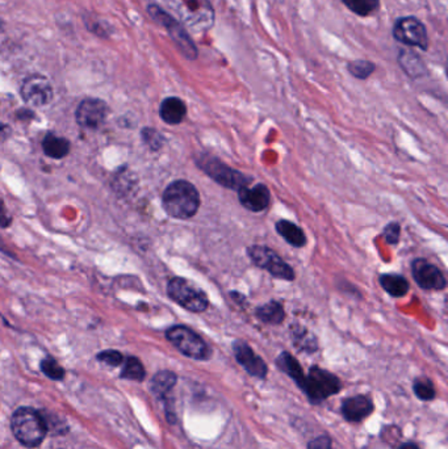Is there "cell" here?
Returning <instances> with one entry per match:
<instances>
[{
  "instance_id": "obj_1",
  "label": "cell",
  "mask_w": 448,
  "mask_h": 449,
  "mask_svg": "<svg viewBox=\"0 0 448 449\" xmlns=\"http://www.w3.org/2000/svg\"><path fill=\"white\" fill-rule=\"evenodd\" d=\"M200 193L188 180H175L168 184L162 196L163 209L170 217L177 220H189L200 209Z\"/></svg>"
},
{
  "instance_id": "obj_2",
  "label": "cell",
  "mask_w": 448,
  "mask_h": 449,
  "mask_svg": "<svg viewBox=\"0 0 448 449\" xmlns=\"http://www.w3.org/2000/svg\"><path fill=\"white\" fill-rule=\"evenodd\" d=\"M15 438L25 447H38L47 435V422L41 414L29 407H20L11 421Z\"/></svg>"
},
{
  "instance_id": "obj_3",
  "label": "cell",
  "mask_w": 448,
  "mask_h": 449,
  "mask_svg": "<svg viewBox=\"0 0 448 449\" xmlns=\"http://www.w3.org/2000/svg\"><path fill=\"white\" fill-rule=\"evenodd\" d=\"M196 165L200 170L204 171V174L208 175L212 180H215L216 183L223 185L225 188L233 189L235 192L242 189L243 187L250 185V182H252V177L250 176L234 170L232 167L225 165L218 158L209 154H203L200 158H197Z\"/></svg>"
},
{
  "instance_id": "obj_4",
  "label": "cell",
  "mask_w": 448,
  "mask_h": 449,
  "mask_svg": "<svg viewBox=\"0 0 448 449\" xmlns=\"http://www.w3.org/2000/svg\"><path fill=\"white\" fill-rule=\"evenodd\" d=\"M166 338L184 356L194 360H208L212 356V349L197 332L184 325L172 326L166 331Z\"/></svg>"
},
{
  "instance_id": "obj_5",
  "label": "cell",
  "mask_w": 448,
  "mask_h": 449,
  "mask_svg": "<svg viewBox=\"0 0 448 449\" xmlns=\"http://www.w3.org/2000/svg\"><path fill=\"white\" fill-rule=\"evenodd\" d=\"M148 12H149L150 16L158 23L159 25L167 29L168 35L174 41V44L182 55L184 58H187L188 61H196L197 57H199V50H197L194 40L191 38L189 33L186 30V28L183 27V24L179 23L166 11H163L155 4L149 6Z\"/></svg>"
},
{
  "instance_id": "obj_6",
  "label": "cell",
  "mask_w": 448,
  "mask_h": 449,
  "mask_svg": "<svg viewBox=\"0 0 448 449\" xmlns=\"http://www.w3.org/2000/svg\"><path fill=\"white\" fill-rule=\"evenodd\" d=\"M168 297L191 313H204L209 306L206 292L183 277H172L167 284Z\"/></svg>"
},
{
  "instance_id": "obj_7",
  "label": "cell",
  "mask_w": 448,
  "mask_h": 449,
  "mask_svg": "<svg viewBox=\"0 0 448 449\" xmlns=\"http://www.w3.org/2000/svg\"><path fill=\"white\" fill-rule=\"evenodd\" d=\"M342 384L339 378L319 367H312L301 389L307 393L312 404H319L330 395L339 393Z\"/></svg>"
},
{
  "instance_id": "obj_8",
  "label": "cell",
  "mask_w": 448,
  "mask_h": 449,
  "mask_svg": "<svg viewBox=\"0 0 448 449\" xmlns=\"http://www.w3.org/2000/svg\"><path fill=\"white\" fill-rule=\"evenodd\" d=\"M252 264L267 271L275 279H281L285 281H293L296 274L293 268L281 259L273 250L261 245H252L246 250Z\"/></svg>"
},
{
  "instance_id": "obj_9",
  "label": "cell",
  "mask_w": 448,
  "mask_h": 449,
  "mask_svg": "<svg viewBox=\"0 0 448 449\" xmlns=\"http://www.w3.org/2000/svg\"><path fill=\"white\" fill-rule=\"evenodd\" d=\"M177 11L188 27L208 32L215 24V9L209 0H177Z\"/></svg>"
},
{
  "instance_id": "obj_10",
  "label": "cell",
  "mask_w": 448,
  "mask_h": 449,
  "mask_svg": "<svg viewBox=\"0 0 448 449\" xmlns=\"http://www.w3.org/2000/svg\"><path fill=\"white\" fill-rule=\"evenodd\" d=\"M392 36L396 41L426 52L429 49V35L425 24L414 16L399 18L393 24Z\"/></svg>"
},
{
  "instance_id": "obj_11",
  "label": "cell",
  "mask_w": 448,
  "mask_h": 449,
  "mask_svg": "<svg viewBox=\"0 0 448 449\" xmlns=\"http://www.w3.org/2000/svg\"><path fill=\"white\" fill-rule=\"evenodd\" d=\"M411 275L414 281L423 291H443L447 285L446 277L439 267L430 263L429 260L418 257L411 263Z\"/></svg>"
},
{
  "instance_id": "obj_12",
  "label": "cell",
  "mask_w": 448,
  "mask_h": 449,
  "mask_svg": "<svg viewBox=\"0 0 448 449\" xmlns=\"http://www.w3.org/2000/svg\"><path fill=\"white\" fill-rule=\"evenodd\" d=\"M21 98L29 105L44 107L53 99L52 84L45 76L33 74L23 82Z\"/></svg>"
},
{
  "instance_id": "obj_13",
  "label": "cell",
  "mask_w": 448,
  "mask_h": 449,
  "mask_svg": "<svg viewBox=\"0 0 448 449\" xmlns=\"http://www.w3.org/2000/svg\"><path fill=\"white\" fill-rule=\"evenodd\" d=\"M108 115V105L100 99H84L75 113L76 122L84 129L96 130L104 124Z\"/></svg>"
},
{
  "instance_id": "obj_14",
  "label": "cell",
  "mask_w": 448,
  "mask_h": 449,
  "mask_svg": "<svg viewBox=\"0 0 448 449\" xmlns=\"http://www.w3.org/2000/svg\"><path fill=\"white\" fill-rule=\"evenodd\" d=\"M233 352L238 364H241L249 375L258 378H264L267 376L269 368L266 363L261 356H258L252 351V347L246 342L235 340L233 343Z\"/></svg>"
},
{
  "instance_id": "obj_15",
  "label": "cell",
  "mask_w": 448,
  "mask_h": 449,
  "mask_svg": "<svg viewBox=\"0 0 448 449\" xmlns=\"http://www.w3.org/2000/svg\"><path fill=\"white\" fill-rule=\"evenodd\" d=\"M238 200L244 209L252 213H261L270 206L271 193L264 184H255L254 187H243L238 191Z\"/></svg>"
},
{
  "instance_id": "obj_16",
  "label": "cell",
  "mask_w": 448,
  "mask_h": 449,
  "mask_svg": "<svg viewBox=\"0 0 448 449\" xmlns=\"http://www.w3.org/2000/svg\"><path fill=\"white\" fill-rule=\"evenodd\" d=\"M374 413V404L365 395H355L343 401L342 414L348 422H362Z\"/></svg>"
},
{
  "instance_id": "obj_17",
  "label": "cell",
  "mask_w": 448,
  "mask_h": 449,
  "mask_svg": "<svg viewBox=\"0 0 448 449\" xmlns=\"http://www.w3.org/2000/svg\"><path fill=\"white\" fill-rule=\"evenodd\" d=\"M159 115L160 119L168 125H179L187 116V105L177 96H170L162 101L159 107Z\"/></svg>"
},
{
  "instance_id": "obj_18",
  "label": "cell",
  "mask_w": 448,
  "mask_h": 449,
  "mask_svg": "<svg viewBox=\"0 0 448 449\" xmlns=\"http://www.w3.org/2000/svg\"><path fill=\"white\" fill-rule=\"evenodd\" d=\"M399 64L411 79H420L422 76L428 75V67L422 61L420 55L411 50H400L397 57Z\"/></svg>"
},
{
  "instance_id": "obj_19",
  "label": "cell",
  "mask_w": 448,
  "mask_h": 449,
  "mask_svg": "<svg viewBox=\"0 0 448 449\" xmlns=\"http://www.w3.org/2000/svg\"><path fill=\"white\" fill-rule=\"evenodd\" d=\"M275 230L281 238L284 239L287 243H290V246H293V247H304L308 242L304 230L290 221H278L275 223Z\"/></svg>"
},
{
  "instance_id": "obj_20",
  "label": "cell",
  "mask_w": 448,
  "mask_h": 449,
  "mask_svg": "<svg viewBox=\"0 0 448 449\" xmlns=\"http://www.w3.org/2000/svg\"><path fill=\"white\" fill-rule=\"evenodd\" d=\"M255 315L259 321L267 325H281L285 318V310L283 303L272 300L270 303L258 306L255 310Z\"/></svg>"
},
{
  "instance_id": "obj_21",
  "label": "cell",
  "mask_w": 448,
  "mask_h": 449,
  "mask_svg": "<svg viewBox=\"0 0 448 449\" xmlns=\"http://www.w3.org/2000/svg\"><path fill=\"white\" fill-rule=\"evenodd\" d=\"M379 283L389 296L401 298L409 292V281L399 274H383L379 277Z\"/></svg>"
},
{
  "instance_id": "obj_22",
  "label": "cell",
  "mask_w": 448,
  "mask_h": 449,
  "mask_svg": "<svg viewBox=\"0 0 448 449\" xmlns=\"http://www.w3.org/2000/svg\"><path fill=\"white\" fill-rule=\"evenodd\" d=\"M276 366L285 375H288L301 389V386L305 381V375L302 372V368L300 366L297 358H293L288 352H283L281 354V356L276 358Z\"/></svg>"
},
{
  "instance_id": "obj_23",
  "label": "cell",
  "mask_w": 448,
  "mask_h": 449,
  "mask_svg": "<svg viewBox=\"0 0 448 449\" xmlns=\"http://www.w3.org/2000/svg\"><path fill=\"white\" fill-rule=\"evenodd\" d=\"M42 148L45 156L53 159H62L70 151V142L66 138L58 137L49 133L42 141Z\"/></svg>"
},
{
  "instance_id": "obj_24",
  "label": "cell",
  "mask_w": 448,
  "mask_h": 449,
  "mask_svg": "<svg viewBox=\"0 0 448 449\" xmlns=\"http://www.w3.org/2000/svg\"><path fill=\"white\" fill-rule=\"evenodd\" d=\"M177 377L171 371H160L151 380V392L158 398H165L177 384Z\"/></svg>"
},
{
  "instance_id": "obj_25",
  "label": "cell",
  "mask_w": 448,
  "mask_h": 449,
  "mask_svg": "<svg viewBox=\"0 0 448 449\" xmlns=\"http://www.w3.org/2000/svg\"><path fill=\"white\" fill-rule=\"evenodd\" d=\"M293 343L302 352H316L318 349L317 339L313 334H310L307 329L301 326H295L292 329Z\"/></svg>"
},
{
  "instance_id": "obj_26",
  "label": "cell",
  "mask_w": 448,
  "mask_h": 449,
  "mask_svg": "<svg viewBox=\"0 0 448 449\" xmlns=\"http://www.w3.org/2000/svg\"><path fill=\"white\" fill-rule=\"evenodd\" d=\"M356 16L367 18L380 8V0H341Z\"/></svg>"
},
{
  "instance_id": "obj_27",
  "label": "cell",
  "mask_w": 448,
  "mask_h": 449,
  "mask_svg": "<svg viewBox=\"0 0 448 449\" xmlns=\"http://www.w3.org/2000/svg\"><path fill=\"white\" fill-rule=\"evenodd\" d=\"M376 70V64L367 59H355L347 64V71L359 81L368 79Z\"/></svg>"
},
{
  "instance_id": "obj_28",
  "label": "cell",
  "mask_w": 448,
  "mask_h": 449,
  "mask_svg": "<svg viewBox=\"0 0 448 449\" xmlns=\"http://www.w3.org/2000/svg\"><path fill=\"white\" fill-rule=\"evenodd\" d=\"M146 376L145 368L142 366L140 360L134 356H129L124 361L122 367V377L131 381H142Z\"/></svg>"
},
{
  "instance_id": "obj_29",
  "label": "cell",
  "mask_w": 448,
  "mask_h": 449,
  "mask_svg": "<svg viewBox=\"0 0 448 449\" xmlns=\"http://www.w3.org/2000/svg\"><path fill=\"white\" fill-rule=\"evenodd\" d=\"M414 393L422 401H431L435 397V389L429 378H417L414 381Z\"/></svg>"
},
{
  "instance_id": "obj_30",
  "label": "cell",
  "mask_w": 448,
  "mask_h": 449,
  "mask_svg": "<svg viewBox=\"0 0 448 449\" xmlns=\"http://www.w3.org/2000/svg\"><path fill=\"white\" fill-rule=\"evenodd\" d=\"M141 136H142V139H143V142L148 145V146L151 148V150H154V151H157L159 148H162L163 145H165V137L159 133L157 129L153 128H145L142 129V133H141Z\"/></svg>"
},
{
  "instance_id": "obj_31",
  "label": "cell",
  "mask_w": 448,
  "mask_h": 449,
  "mask_svg": "<svg viewBox=\"0 0 448 449\" xmlns=\"http://www.w3.org/2000/svg\"><path fill=\"white\" fill-rule=\"evenodd\" d=\"M41 371H42L49 378L57 380V381H59V380H62V378L65 377L64 368L61 367L54 358H47L45 360H42V363H41Z\"/></svg>"
},
{
  "instance_id": "obj_32",
  "label": "cell",
  "mask_w": 448,
  "mask_h": 449,
  "mask_svg": "<svg viewBox=\"0 0 448 449\" xmlns=\"http://www.w3.org/2000/svg\"><path fill=\"white\" fill-rule=\"evenodd\" d=\"M384 238L388 245L396 246L400 242L401 237V226L399 222H389L385 228H384Z\"/></svg>"
},
{
  "instance_id": "obj_33",
  "label": "cell",
  "mask_w": 448,
  "mask_h": 449,
  "mask_svg": "<svg viewBox=\"0 0 448 449\" xmlns=\"http://www.w3.org/2000/svg\"><path fill=\"white\" fill-rule=\"evenodd\" d=\"M98 360L102 361L107 366H111V367H119L122 363H124V356L119 351H114V349H108V351H103L98 355Z\"/></svg>"
},
{
  "instance_id": "obj_34",
  "label": "cell",
  "mask_w": 448,
  "mask_h": 449,
  "mask_svg": "<svg viewBox=\"0 0 448 449\" xmlns=\"http://www.w3.org/2000/svg\"><path fill=\"white\" fill-rule=\"evenodd\" d=\"M308 449H331V441L327 436H319L309 443Z\"/></svg>"
},
{
  "instance_id": "obj_35",
  "label": "cell",
  "mask_w": 448,
  "mask_h": 449,
  "mask_svg": "<svg viewBox=\"0 0 448 449\" xmlns=\"http://www.w3.org/2000/svg\"><path fill=\"white\" fill-rule=\"evenodd\" d=\"M11 221H12V218H11L10 214L6 211L4 204H3V202H0V226L7 228V226L10 225Z\"/></svg>"
},
{
  "instance_id": "obj_36",
  "label": "cell",
  "mask_w": 448,
  "mask_h": 449,
  "mask_svg": "<svg viewBox=\"0 0 448 449\" xmlns=\"http://www.w3.org/2000/svg\"><path fill=\"white\" fill-rule=\"evenodd\" d=\"M11 134V129L7 125H0V141L6 139Z\"/></svg>"
},
{
  "instance_id": "obj_37",
  "label": "cell",
  "mask_w": 448,
  "mask_h": 449,
  "mask_svg": "<svg viewBox=\"0 0 448 449\" xmlns=\"http://www.w3.org/2000/svg\"><path fill=\"white\" fill-rule=\"evenodd\" d=\"M399 449H420V447L417 444H414V443H405Z\"/></svg>"
}]
</instances>
